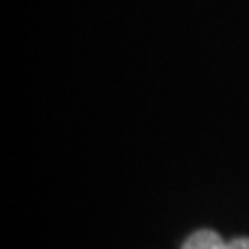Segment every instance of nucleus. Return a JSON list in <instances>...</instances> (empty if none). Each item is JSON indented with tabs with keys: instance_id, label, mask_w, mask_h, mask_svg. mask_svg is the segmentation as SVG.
Returning a JSON list of instances; mask_svg holds the SVG:
<instances>
[{
	"instance_id": "f257e3e1",
	"label": "nucleus",
	"mask_w": 249,
	"mask_h": 249,
	"mask_svg": "<svg viewBox=\"0 0 249 249\" xmlns=\"http://www.w3.org/2000/svg\"><path fill=\"white\" fill-rule=\"evenodd\" d=\"M227 243L218 233L212 230H199L193 233L181 249H225Z\"/></svg>"
},
{
	"instance_id": "f03ea898",
	"label": "nucleus",
	"mask_w": 249,
	"mask_h": 249,
	"mask_svg": "<svg viewBox=\"0 0 249 249\" xmlns=\"http://www.w3.org/2000/svg\"><path fill=\"white\" fill-rule=\"evenodd\" d=\"M225 249H249V238H236L227 243Z\"/></svg>"
}]
</instances>
